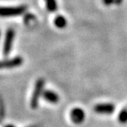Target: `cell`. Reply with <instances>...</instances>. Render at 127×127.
<instances>
[{
  "instance_id": "obj_11",
  "label": "cell",
  "mask_w": 127,
  "mask_h": 127,
  "mask_svg": "<svg viewBox=\"0 0 127 127\" xmlns=\"http://www.w3.org/2000/svg\"><path fill=\"white\" fill-rule=\"evenodd\" d=\"M5 116V108L2 102H0V123L2 122V121L3 120Z\"/></svg>"
},
{
  "instance_id": "obj_9",
  "label": "cell",
  "mask_w": 127,
  "mask_h": 127,
  "mask_svg": "<svg viewBox=\"0 0 127 127\" xmlns=\"http://www.w3.org/2000/svg\"><path fill=\"white\" fill-rule=\"evenodd\" d=\"M118 121L121 124L127 123V107L123 108L118 115Z\"/></svg>"
},
{
  "instance_id": "obj_6",
  "label": "cell",
  "mask_w": 127,
  "mask_h": 127,
  "mask_svg": "<svg viewBox=\"0 0 127 127\" xmlns=\"http://www.w3.org/2000/svg\"><path fill=\"white\" fill-rule=\"evenodd\" d=\"M70 119L74 124H81L85 120V113L81 108H73L70 112Z\"/></svg>"
},
{
  "instance_id": "obj_12",
  "label": "cell",
  "mask_w": 127,
  "mask_h": 127,
  "mask_svg": "<svg viewBox=\"0 0 127 127\" xmlns=\"http://www.w3.org/2000/svg\"><path fill=\"white\" fill-rule=\"evenodd\" d=\"M116 0H103V3L109 6V5H111V3H113Z\"/></svg>"
},
{
  "instance_id": "obj_1",
  "label": "cell",
  "mask_w": 127,
  "mask_h": 127,
  "mask_svg": "<svg viewBox=\"0 0 127 127\" xmlns=\"http://www.w3.org/2000/svg\"><path fill=\"white\" fill-rule=\"evenodd\" d=\"M44 86H45L44 78H39V79H37V81L35 82V88H34V90H33L32 98H31V102H30V105H31V107L32 109L37 108L38 104H39L40 97L42 96L43 92H44V91H43Z\"/></svg>"
},
{
  "instance_id": "obj_4",
  "label": "cell",
  "mask_w": 127,
  "mask_h": 127,
  "mask_svg": "<svg viewBox=\"0 0 127 127\" xmlns=\"http://www.w3.org/2000/svg\"><path fill=\"white\" fill-rule=\"evenodd\" d=\"M116 106L112 103H100L96 104L93 107L96 113L103 114V115H111L115 111Z\"/></svg>"
},
{
  "instance_id": "obj_10",
  "label": "cell",
  "mask_w": 127,
  "mask_h": 127,
  "mask_svg": "<svg viewBox=\"0 0 127 127\" xmlns=\"http://www.w3.org/2000/svg\"><path fill=\"white\" fill-rule=\"evenodd\" d=\"M45 3H46L48 11L55 12L57 9V3L55 0H45Z\"/></svg>"
},
{
  "instance_id": "obj_5",
  "label": "cell",
  "mask_w": 127,
  "mask_h": 127,
  "mask_svg": "<svg viewBox=\"0 0 127 127\" xmlns=\"http://www.w3.org/2000/svg\"><path fill=\"white\" fill-rule=\"evenodd\" d=\"M23 63V59L20 56L14 57L12 59L0 61V69L1 68H12L21 66Z\"/></svg>"
},
{
  "instance_id": "obj_16",
  "label": "cell",
  "mask_w": 127,
  "mask_h": 127,
  "mask_svg": "<svg viewBox=\"0 0 127 127\" xmlns=\"http://www.w3.org/2000/svg\"><path fill=\"white\" fill-rule=\"evenodd\" d=\"M0 35H1V34H0Z\"/></svg>"
},
{
  "instance_id": "obj_15",
  "label": "cell",
  "mask_w": 127,
  "mask_h": 127,
  "mask_svg": "<svg viewBox=\"0 0 127 127\" xmlns=\"http://www.w3.org/2000/svg\"><path fill=\"white\" fill-rule=\"evenodd\" d=\"M27 127H39L37 125H32V126H27Z\"/></svg>"
},
{
  "instance_id": "obj_8",
  "label": "cell",
  "mask_w": 127,
  "mask_h": 127,
  "mask_svg": "<svg viewBox=\"0 0 127 127\" xmlns=\"http://www.w3.org/2000/svg\"><path fill=\"white\" fill-rule=\"evenodd\" d=\"M54 23L58 28H64L67 24V22H66V19L63 16H57L55 18Z\"/></svg>"
},
{
  "instance_id": "obj_3",
  "label": "cell",
  "mask_w": 127,
  "mask_h": 127,
  "mask_svg": "<svg viewBox=\"0 0 127 127\" xmlns=\"http://www.w3.org/2000/svg\"><path fill=\"white\" fill-rule=\"evenodd\" d=\"M15 36L14 30L12 28L7 29L5 35V40L3 43V49H2V53L4 56H7L9 55L10 51L12 50V44H13V40Z\"/></svg>"
},
{
  "instance_id": "obj_2",
  "label": "cell",
  "mask_w": 127,
  "mask_h": 127,
  "mask_svg": "<svg viewBox=\"0 0 127 127\" xmlns=\"http://www.w3.org/2000/svg\"><path fill=\"white\" fill-rule=\"evenodd\" d=\"M27 7L25 5L18 7H0V17H16L23 14Z\"/></svg>"
},
{
  "instance_id": "obj_7",
  "label": "cell",
  "mask_w": 127,
  "mask_h": 127,
  "mask_svg": "<svg viewBox=\"0 0 127 127\" xmlns=\"http://www.w3.org/2000/svg\"><path fill=\"white\" fill-rule=\"evenodd\" d=\"M43 98L50 103H57L60 101V96L57 93L51 90H45L43 92Z\"/></svg>"
},
{
  "instance_id": "obj_13",
  "label": "cell",
  "mask_w": 127,
  "mask_h": 127,
  "mask_svg": "<svg viewBox=\"0 0 127 127\" xmlns=\"http://www.w3.org/2000/svg\"><path fill=\"white\" fill-rule=\"evenodd\" d=\"M116 2V3H119V4H120L121 3V2H122V0H116V1H115Z\"/></svg>"
},
{
  "instance_id": "obj_14",
  "label": "cell",
  "mask_w": 127,
  "mask_h": 127,
  "mask_svg": "<svg viewBox=\"0 0 127 127\" xmlns=\"http://www.w3.org/2000/svg\"><path fill=\"white\" fill-rule=\"evenodd\" d=\"M4 127H15L13 125H7V126H5Z\"/></svg>"
}]
</instances>
